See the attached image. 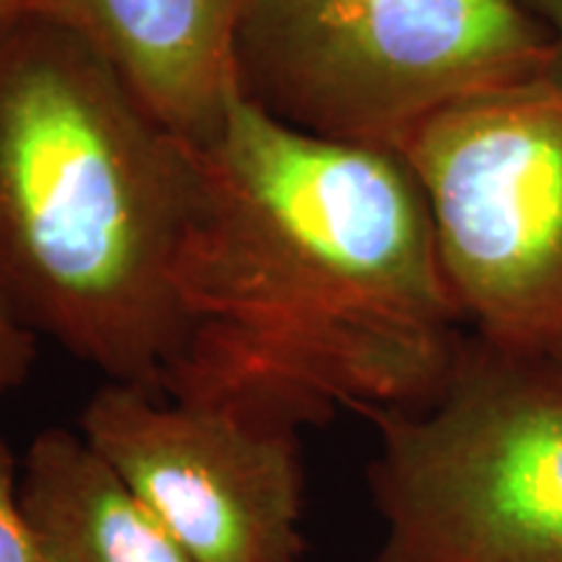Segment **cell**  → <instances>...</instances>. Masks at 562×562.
I'll list each match as a JSON object with an SVG mask.
<instances>
[{"instance_id":"cell-11","label":"cell","mask_w":562,"mask_h":562,"mask_svg":"<svg viewBox=\"0 0 562 562\" xmlns=\"http://www.w3.org/2000/svg\"><path fill=\"white\" fill-rule=\"evenodd\" d=\"M531 9L539 13V19L544 21V26L552 34L554 45V63L550 74L562 79V0H529Z\"/></svg>"},{"instance_id":"cell-9","label":"cell","mask_w":562,"mask_h":562,"mask_svg":"<svg viewBox=\"0 0 562 562\" xmlns=\"http://www.w3.org/2000/svg\"><path fill=\"white\" fill-rule=\"evenodd\" d=\"M21 463L0 435V562H40L19 501Z\"/></svg>"},{"instance_id":"cell-3","label":"cell","mask_w":562,"mask_h":562,"mask_svg":"<svg viewBox=\"0 0 562 562\" xmlns=\"http://www.w3.org/2000/svg\"><path fill=\"white\" fill-rule=\"evenodd\" d=\"M552 63L526 0H248L232 55L237 97L269 121L383 151Z\"/></svg>"},{"instance_id":"cell-4","label":"cell","mask_w":562,"mask_h":562,"mask_svg":"<svg viewBox=\"0 0 562 562\" xmlns=\"http://www.w3.org/2000/svg\"><path fill=\"white\" fill-rule=\"evenodd\" d=\"M368 419L375 562H562V360L467 331L430 404Z\"/></svg>"},{"instance_id":"cell-8","label":"cell","mask_w":562,"mask_h":562,"mask_svg":"<svg viewBox=\"0 0 562 562\" xmlns=\"http://www.w3.org/2000/svg\"><path fill=\"white\" fill-rule=\"evenodd\" d=\"M19 501L40 562H191L123 476L66 427L32 440Z\"/></svg>"},{"instance_id":"cell-10","label":"cell","mask_w":562,"mask_h":562,"mask_svg":"<svg viewBox=\"0 0 562 562\" xmlns=\"http://www.w3.org/2000/svg\"><path fill=\"white\" fill-rule=\"evenodd\" d=\"M40 336L0 297V398L9 396L32 375Z\"/></svg>"},{"instance_id":"cell-12","label":"cell","mask_w":562,"mask_h":562,"mask_svg":"<svg viewBox=\"0 0 562 562\" xmlns=\"http://www.w3.org/2000/svg\"><path fill=\"white\" fill-rule=\"evenodd\" d=\"M32 9V0H0V40Z\"/></svg>"},{"instance_id":"cell-7","label":"cell","mask_w":562,"mask_h":562,"mask_svg":"<svg viewBox=\"0 0 562 562\" xmlns=\"http://www.w3.org/2000/svg\"><path fill=\"white\" fill-rule=\"evenodd\" d=\"M248 0H32L89 42L146 110L188 144L220 131L235 102V37Z\"/></svg>"},{"instance_id":"cell-6","label":"cell","mask_w":562,"mask_h":562,"mask_svg":"<svg viewBox=\"0 0 562 562\" xmlns=\"http://www.w3.org/2000/svg\"><path fill=\"white\" fill-rule=\"evenodd\" d=\"M79 432L191 562H300V435L125 383L94 391Z\"/></svg>"},{"instance_id":"cell-5","label":"cell","mask_w":562,"mask_h":562,"mask_svg":"<svg viewBox=\"0 0 562 562\" xmlns=\"http://www.w3.org/2000/svg\"><path fill=\"white\" fill-rule=\"evenodd\" d=\"M430 209L448 290L472 334L562 360V79L487 91L396 151Z\"/></svg>"},{"instance_id":"cell-2","label":"cell","mask_w":562,"mask_h":562,"mask_svg":"<svg viewBox=\"0 0 562 562\" xmlns=\"http://www.w3.org/2000/svg\"><path fill=\"white\" fill-rule=\"evenodd\" d=\"M195 188V146L79 34L26 13L0 40V297L40 339L161 393Z\"/></svg>"},{"instance_id":"cell-1","label":"cell","mask_w":562,"mask_h":562,"mask_svg":"<svg viewBox=\"0 0 562 562\" xmlns=\"http://www.w3.org/2000/svg\"><path fill=\"white\" fill-rule=\"evenodd\" d=\"M195 154L161 396L292 435L430 404L467 323L404 159L284 128L240 97Z\"/></svg>"}]
</instances>
